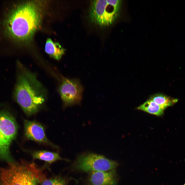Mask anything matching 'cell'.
I'll use <instances>...</instances> for the list:
<instances>
[{
    "label": "cell",
    "mask_w": 185,
    "mask_h": 185,
    "mask_svg": "<svg viewBox=\"0 0 185 185\" xmlns=\"http://www.w3.org/2000/svg\"><path fill=\"white\" fill-rule=\"evenodd\" d=\"M118 165L116 161L103 155L93 153H84L77 157L71 169L72 171L89 173L114 169Z\"/></svg>",
    "instance_id": "cell-6"
},
{
    "label": "cell",
    "mask_w": 185,
    "mask_h": 185,
    "mask_svg": "<svg viewBox=\"0 0 185 185\" xmlns=\"http://www.w3.org/2000/svg\"><path fill=\"white\" fill-rule=\"evenodd\" d=\"M45 50L51 57L59 60L64 53L65 50L58 43L54 42L50 39L48 38L46 42Z\"/></svg>",
    "instance_id": "cell-11"
},
{
    "label": "cell",
    "mask_w": 185,
    "mask_h": 185,
    "mask_svg": "<svg viewBox=\"0 0 185 185\" xmlns=\"http://www.w3.org/2000/svg\"><path fill=\"white\" fill-rule=\"evenodd\" d=\"M17 129L16 123L12 115L6 111L0 112V159L8 163L15 162L9 148L16 137Z\"/></svg>",
    "instance_id": "cell-5"
},
{
    "label": "cell",
    "mask_w": 185,
    "mask_h": 185,
    "mask_svg": "<svg viewBox=\"0 0 185 185\" xmlns=\"http://www.w3.org/2000/svg\"><path fill=\"white\" fill-rule=\"evenodd\" d=\"M137 109L157 116L162 115L164 110L150 99L137 107Z\"/></svg>",
    "instance_id": "cell-12"
},
{
    "label": "cell",
    "mask_w": 185,
    "mask_h": 185,
    "mask_svg": "<svg viewBox=\"0 0 185 185\" xmlns=\"http://www.w3.org/2000/svg\"><path fill=\"white\" fill-rule=\"evenodd\" d=\"M0 173V185H27L32 174L38 169L34 162L22 160L9 163Z\"/></svg>",
    "instance_id": "cell-3"
},
{
    "label": "cell",
    "mask_w": 185,
    "mask_h": 185,
    "mask_svg": "<svg viewBox=\"0 0 185 185\" xmlns=\"http://www.w3.org/2000/svg\"><path fill=\"white\" fill-rule=\"evenodd\" d=\"M13 97L26 115L37 112L45 100L47 92L36 75L18 61Z\"/></svg>",
    "instance_id": "cell-1"
},
{
    "label": "cell",
    "mask_w": 185,
    "mask_h": 185,
    "mask_svg": "<svg viewBox=\"0 0 185 185\" xmlns=\"http://www.w3.org/2000/svg\"><path fill=\"white\" fill-rule=\"evenodd\" d=\"M183 185H185V183Z\"/></svg>",
    "instance_id": "cell-16"
},
{
    "label": "cell",
    "mask_w": 185,
    "mask_h": 185,
    "mask_svg": "<svg viewBox=\"0 0 185 185\" xmlns=\"http://www.w3.org/2000/svg\"><path fill=\"white\" fill-rule=\"evenodd\" d=\"M24 124L25 134L27 138L57 148L48 139L44 128L40 124L35 121L25 120Z\"/></svg>",
    "instance_id": "cell-8"
},
{
    "label": "cell",
    "mask_w": 185,
    "mask_h": 185,
    "mask_svg": "<svg viewBox=\"0 0 185 185\" xmlns=\"http://www.w3.org/2000/svg\"><path fill=\"white\" fill-rule=\"evenodd\" d=\"M164 110L168 106H170L178 101L177 99H173L167 96L158 93L152 96L150 98Z\"/></svg>",
    "instance_id": "cell-13"
},
{
    "label": "cell",
    "mask_w": 185,
    "mask_h": 185,
    "mask_svg": "<svg viewBox=\"0 0 185 185\" xmlns=\"http://www.w3.org/2000/svg\"><path fill=\"white\" fill-rule=\"evenodd\" d=\"M59 91L65 106L80 104L83 88L78 79L62 78Z\"/></svg>",
    "instance_id": "cell-7"
},
{
    "label": "cell",
    "mask_w": 185,
    "mask_h": 185,
    "mask_svg": "<svg viewBox=\"0 0 185 185\" xmlns=\"http://www.w3.org/2000/svg\"><path fill=\"white\" fill-rule=\"evenodd\" d=\"M121 3L118 0L93 1L89 13L90 21L101 26L111 25L119 15Z\"/></svg>",
    "instance_id": "cell-4"
},
{
    "label": "cell",
    "mask_w": 185,
    "mask_h": 185,
    "mask_svg": "<svg viewBox=\"0 0 185 185\" xmlns=\"http://www.w3.org/2000/svg\"><path fill=\"white\" fill-rule=\"evenodd\" d=\"M68 179L61 175L53 176L47 178L44 175L40 183L41 185H67Z\"/></svg>",
    "instance_id": "cell-14"
},
{
    "label": "cell",
    "mask_w": 185,
    "mask_h": 185,
    "mask_svg": "<svg viewBox=\"0 0 185 185\" xmlns=\"http://www.w3.org/2000/svg\"><path fill=\"white\" fill-rule=\"evenodd\" d=\"M31 154L33 160L39 159L44 161L49 164L58 160H69L61 158L57 153L47 151L39 150L31 152Z\"/></svg>",
    "instance_id": "cell-10"
},
{
    "label": "cell",
    "mask_w": 185,
    "mask_h": 185,
    "mask_svg": "<svg viewBox=\"0 0 185 185\" xmlns=\"http://www.w3.org/2000/svg\"><path fill=\"white\" fill-rule=\"evenodd\" d=\"M42 174L41 170L38 169L31 175L27 185H37L38 183H40Z\"/></svg>",
    "instance_id": "cell-15"
},
{
    "label": "cell",
    "mask_w": 185,
    "mask_h": 185,
    "mask_svg": "<svg viewBox=\"0 0 185 185\" xmlns=\"http://www.w3.org/2000/svg\"><path fill=\"white\" fill-rule=\"evenodd\" d=\"M117 175L115 169L89 173L88 185H117Z\"/></svg>",
    "instance_id": "cell-9"
},
{
    "label": "cell",
    "mask_w": 185,
    "mask_h": 185,
    "mask_svg": "<svg viewBox=\"0 0 185 185\" xmlns=\"http://www.w3.org/2000/svg\"><path fill=\"white\" fill-rule=\"evenodd\" d=\"M40 18L37 8L33 3L20 5L13 10L6 21L8 33L15 39L26 40L37 29Z\"/></svg>",
    "instance_id": "cell-2"
}]
</instances>
